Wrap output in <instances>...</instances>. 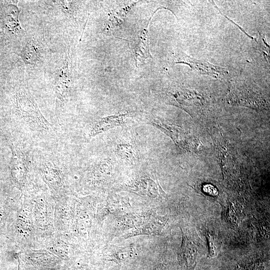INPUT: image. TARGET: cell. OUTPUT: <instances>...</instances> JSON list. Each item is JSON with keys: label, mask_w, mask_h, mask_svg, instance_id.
I'll return each instance as SVG.
<instances>
[{"label": "cell", "mask_w": 270, "mask_h": 270, "mask_svg": "<svg viewBox=\"0 0 270 270\" xmlns=\"http://www.w3.org/2000/svg\"><path fill=\"white\" fill-rule=\"evenodd\" d=\"M17 106L22 118L36 128L50 130L52 125L40 112L34 100L24 90L17 94Z\"/></svg>", "instance_id": "obj_1"}, {"label": "cell", "mask_w": 270, "mask_h": 270, "mask_svg": "<svg viewBox=\"0 0 270 270\" xmlns=\"http://www.w3.org/2000/svg\"><path fill=\"white\" fill-rule=\"evenodd\" d=\"M68 53L58 69L54 84L56 107L62 108L68 96L70 87V74Z\"/></svg>", "instance_id": "obj_2"}, {"label": "cell", "mask_w": 270, "mask_h": 270, "mask_svg": "<svg viewBox=\"0 0 270 270\" xmlns=\"http://www.w3.org/2000/svg\"><path fill=\"white\" fill-rule=\"evenodd\" d=\"M176 63L186 64L192 70L200 74H208L215 78H221L227 72L222 68L214 66L206 62L194 60L186 55H182L180 58H178Z\"/></svg>", "instance_id": "obj_3"}, {"label": "cell", "mask_w": 270, "mask_h": 270, "mask_svg": "<svg viewBox=\"0 0 270 270\" xmlns=\"http://www.w3.org/2000/svg\"><path fill=\"white\" fill-rule=\"evenodd\" d=\"M10 168L14 178L17 180L22 178L28 171L30 164L27 152L14 146H12Z\"/></svg>", "instance_id": "obj_4"}, {"label": "cell", "mask_w": 270, "mask_h": 270, "mask_svg": "<svg viewBox=\"0 0 270 270\" xmlns=\"http://www.w3.org/2000/svg\"><path fill=\"white\" fill-rule=\"evenodd\" d=\"M128 116V114H122L101 118L93 126L90 136H94L110 128L124 124Z\"/></svg>", "instance_id": "obj_5"}, {"label": "cell", "mask_w": 270, "mask_h": 270, "mask_svg": "<svg viewBox=\"0 0 270 270\" xmlns=\"http://www.w3.org/2000/svg\"><path fill=\"white\" fill-rule=\"evenodd\" d=\"M148 44V30H144L134 40L133 50L136 60L142 61L150 56Z\"/></svg>", "instance_id": "obj_6"}, {"label": "cell", "mask_w": 270, "mask_h": 270, "mask_svg": "<svg viewBox=\"0 0 270 270\" xmlns=\"http://www.w3.org/2000/svg\"><path fill=\"white\" fill-rule=\"evenodd\" d=\"M22 58L27 64H34L40 60V53L38 46L34 42H30L22 52Z\"/></svg>", "instance_id": "obj_7"}, {"label": "cell", "mask_w": 270, "mask_h": 270, "mask_svg": "<svg viewBox=\"0 0 270 270\" xmlns=\"http://www.w3.org/2000/svg\"><path fill=\"white\" fill-rule=\"evenodd\" d=\"M117 153L122 159L128 162H135L138 156L135 148L132 144L121 142L118 145Z\"/></svg>", "instance_id": "obj_8"}, {"label": "cell", "mask_w": 270, "mask_h": 270, "mask_svg": "<svg viewBox=\"0 0 270 270\" xmlns=\"http://www.w3.org/2000/svg\"><path fill=\"white\" fill-rule=\"evenodd\" d=\"M131 8L128 6L120 10H116L112 12L107 20L106 26H108V28H114L122 24Z\"/></svg>", "instance_id": "obj_9"}]
</instances>
